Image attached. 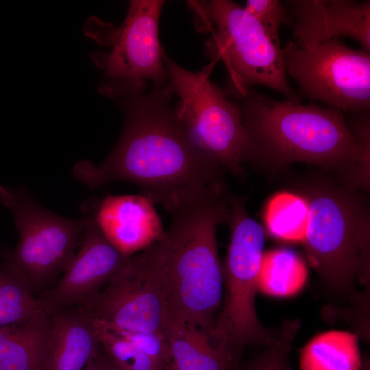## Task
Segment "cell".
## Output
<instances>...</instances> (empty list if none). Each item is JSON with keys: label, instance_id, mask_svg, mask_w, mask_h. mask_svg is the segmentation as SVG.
Returning a JSON list of instances; mask_svg holds the SVG:
<instances>
[{"label": "cell", "instance_id": "20", "mask_svg": "<svg viewBox=\"0 0 370 370\" xmlns=\"http://www.w3.org/2000/svg\"><path fill=\"white\" fill-rule=\"evenodd\" d=\"M308 221L307 200L291 193L275 195L265 208L264 221L267 230L278 239L304 242Z\"/></svg>", "mask_w": 370, "mask_h": 370}, {"label": "cell", "instance_id": "5", "mask_svg": "<svg viewBox=\"0 0 370 370\" xmlns=\"http://www.w3.org/2000/svg\"><path fill=\"white\" fill-rule=\"evenodd\" d=\"M230 242L223 272L225 295L214 323L211 339L238 361L249 345L271 344L279 330L258 320L255 297L263 255L262 227L246 212L244 201L228 198Z\"/></svg>", "mask_w": 370, "mask_h": 370}, {"label": "cell", "instance_id": "10", "mask_svg": "<svg viewBox=\"0 0 370 370\" xmlns=\"http://www.w3.org/2000/svg\"><path fill=\"white\" fill-rule=\"evenodd\" d=\"M282 53L286 75L301 93L343 112H364L370 107V53L334 38L305 49L288 42Z\"/></svg>", "mask_w": 370, "mask_h": 370}, {"label": "cell", "instance_id": "7", "mask_svg": "<svg viewBox=\"0 0 370 370\" xmlns=\"http://www.w3.org/2000/svg\"><path fill=\"white\" fill-rule=\"evenodd\" d=\"M162 60L167 73L165 91L178 97L177 117L195 144L234 174L243 171L249 160V142L241 112L209 77L214 64L197 72L186 70L165 51Z\"/></svg>", "mask_w": 370, "mask_h": 370}, {"label": "cell", "instance_id": "23", "mask_svg": "<svg viewBox=\"0 0 370 370\" xmlns=\"http://www.w3.org/2000/svg\"><path fill=\"white\" fill-rule=\"evenodd\" d=\"M299 327V323L296 321L284 323L276 339L267 346L252 370H292L288 363V356Z\"/></svg>", "mask_w": 370, "mask_h": 370}, {"label": "cell", "instance_id": "28", "mask_svg": "<svg viewBox=\"0 0 370 370\" xmlns=\"http://www.w3.org/2000/svg\"><path fill=\"white\" fill-rule=\"evenodd\" d=\"M359 370H370L369 362L366 361L364 363H362Z\"/></svg>", "mask_w": 370, "mask_h": 370}, {"label": "cell", "instance_id": "3", "mask_svg": "<svg viewBox=\"0 0 370 370\" xmlns=\"http://www.w3.org/2000/svg\"><path fill=\"white\" fill-rule=\"evenodd\" d=\"M240 100L249 160L262 156L334 168L369 164V130H351L338 109L278 101L253 89Z\"/></svg>", "mask_w": 370, "mask_h": 370}, {"label": "cell", "instance_id": "6", "mask_svg": "<svg viewBox=\"0 0 370 370\" xmlns=\"http://www.w3.org/2000/svg\"><path fill=\"white\" fill-rule=\"evenodd\" d=\"M164 1L132 0L121 25L115 28L97 18L86 21L85 34L97 42L111 46L108 53L91 58L104 71L101 93L114 99L144 92L148 82L164 88L168 82L158 38V22Z\"/></svg>", "mask_w": 370, "mask_h": 370}, {"label": "cell", "instance_id": "16", "mask_svg": "<svg viewBox=\"0 0 370 370\" xmlns=\"http://www.w3.org/2000/svg\"><path fill=\"white\" fill-rule=\"evenodd\" d=\"M172 370H235L237 362L199 328L169 318L164 330Z\"/></svg>", "mask_w": 370, "mask_h": 370}, {"label": "cell", "instance_id": "17", "mask_svg": "<svg viewBox=\"0 0 370 370\" xmlns=\"http://www.w3.org/2000/svg\"><path fill=\"white\" fill-rule=\"evenodd\" d=\"M50 327L48 312L0 328V370H43Z\"/></svg>", "mask_w": 370, "mask_h": 370}, {"label": "cell", "instance_id": "9", "mask_svg": "<svg viewBox=\"0 0 370 370\" xmlns=\"http://www.w3.org/2000/svg\"><path fill=\"white\" fill-rule=\"evenodd\" d=\"M0 201L13 214L19 238L7 264L30 290L40 287L61 272L73 260L90 214L69 219L39 205L24 188L0 186Z\"/></svg>", "mask_w": 370, "mask_h": 370}, {"label": "cell", "instance_id": "1", "mask_svg": "<svg viewBox=\"0 0 370 370\" xmlns=\"http://www.w3.org/2000/svg\"><path fill=\"white\" fill-rule=\"evenodd\" d=\"M164 88L119 99L122 134L99 165L73 167L75 179L93 189L116 180L139 186L143 195L169 212L184 201L224 188L221 164L199 149L179 120Z\"/></svg>", "mask_w": 370, "mask_h": 370}, {"label": "cell", "instance_id": "11", "mask_svg": "<svg viewBox=\"0 0 370 370\" xmlns=\"http://www.w3.org/2000/svg\"><path fill=\"white\" fill-rule=\"evenodd\" d=\"M81 308L112 328L164 332L169 320L166 286L149 247L130 256L95 299Z\"/></svg>", "mask_w": 370, "mask_h": 370}, {"label": "cell", "instance_id": "18", "mask_svg": "<svg viewBox=\"0 0 370 370\" xmlns=\"http://www.w3.org/2000/svg\"><path fill=\"white\" fill-rule=\"evenodd\" d=\"M362 365L357 337L347 332L319 334L300 353V370H359Z\"/></svg>", "mask_w": 370, "mask_h": 370}, {"label": "cell", "instance_id": "8", "mask_svg": "<svg viewBox=\"0 0 370 370\" xmlns=\"http://www.w3.org/2000/svg\"><path fill=\"white\" fill-rule=\"evenodd\" d=\"M309 221L304 241L310 264L333 289L344 292L358 275L369 280V223L355 201L332 190L307 199Z\"/></svg>", "mask_w": 370, "mask_h": 370}, {"label": "cell", "instance_id": "25", "mask_svg": "<svg viewBox=\"0 0 370 370\" xmlns=\"http://www.w3.org/2000/svg\"><path fill=\"white\" fill-rule=\"evenodd\" d=\"M110 328L130 341L139 349L165 369L170 366L171 354L169 342L165 332H139Z\"/></svg>", "mask_w": 370, "mask_h": 370}, {"label": "cell", "instance_id": "27", "mask_svg": "<svg viewBox=\"0 0 370 370\" xmlns=\"http://www.w3.org/2000/svg\"><path fill=\"white\" fill-rule=\"evenodd\" d=\"M99 356L102 365V370H119L110 362L105 354H99Z\"/></svg>", "mask_w": 370, "mask_h": 370}, {"label": "cell", "instance_id": "24", "mask_svg": "<svg viewBox=\"0 0 370 370\" xmlns=\"http://www.w3.org/2000/svg\"><path fill=\"white\" fill-rule=\"evenodd\" d=\"M244 8L258 21L269 40L280 47V27L291 23L287 11L282 3L277 0H248Z\"/></svg>", "mask_w": 370, "mask_h": 370}, {"label": "cell", "instance_id": "15", "mask_svg": "<svg viewBox=\"0 0 370 370\" xmlns=\"http://www.w3.org/2000/svg\"><path fill=\"white\" fill-rule=\"evenodd\" d=\"M100 348L97 324L81 308L56 311L50 314L43 370H83Z\"/></svg>", "mask_w": 370, "mask_h": 370}, {"label": "cell", "instance_id": "29", "mask_svg": "<svg viewBox=\"0 0 370 370\" xmlns=\"http://www.w3.org/2000/svg\"><path fill=\"white\" fill-rule=\"evenodd\" d=\"M166 370H172V369H171V368L170 366H169V368H168Z\"/></svg>", "mask_w": 370, "mask_h": 370}, {"label": "cell", "instance_id": "22", "mask_svg": "<svg viewBox=\"0 0 370 370\" xmlns=\"http://www.w3.org/2000/svg\"><path fill=\"white\" fill-rule=\"evenodd\" d=\"M99 330L101 347L119 370H166L134 344L112 329L95 319Z\"/></svg>", "mask_w": 370, "mask_h": 370}, {"label": "cell", "instance_id": "13", "mask_svg": "<svg viewBox=\"0 0 370 370\" xmlns=\"http://www.w3.org/2000/svg\"><path fill=\"white\" fill-rule=\"evenodd\" d=\"M288 14L295 42L301 48L318 46L340 36L352 38L370 50V1H289Z\"/></svg>", "mask_w": 370, "mask_h": 370}, {"label": "cell", "instance_id": "14", "mask_svg": "<svg viewBox=\"0 0 370 370\" xmlns=\"http://www.w3.org/2000/svg\"><path fill=\"white\" fill-rule=\"evenodd\" d=\"M95 220L107 240L127 256L145 250L165 232L153 203L143 195L95 199Z\"/></svg>", "mask_w": 370, "mask_h": 370}, {"label": "cell", "instance_id": "21", "mask_svg": "<svg viewBox=\"0 0 370 370\" xmlns=\"http://www.w3.org/2000/svg\"><path fill=\"white\" fill-rule=\"evenodd\" d=\"M25 282L7 264L0 265V328L26 323L45 313Z\"/></svg>", "mask_w": 370, "mask_h": 370}, {"label": "cell", "instance_id": "19", "mask_svg": "<svg viewBox=\"0 0 370 370\" xmlns=\"http://www.w3.org/2000/svg\"><path fill=\"white\" fill-rule=\"evenodd\" d=\"M308 275L300 256L290 249H275L263 254L258 280V290L275 297L296 294Z\"/></svg>", "mask_w": 370, "mask_h": 370}, {"label": "cell", "instance_id": "12", "mask_svg": "<svg viewBox=\"0 0 370 370\" xmlns=\"http://www.w3.org/2000/svg\"><path fill=\"white\" fill-rule=\"evenodd\" d=\"M90 214L80 247L56 286L42 300L49 313L90 304L101 288L123 268L130 256L119 251L95 220V201L84 205Z\"/></svg>", "mask_w": 370, "mask_h": 370}, {"label": "cell", "instance_id": "4", "mask_svg": "<svg viewBox=\"0 0 370 370\" xmlns=\"http://www.w3.org/2000/svg\"><path fill=\"white\" fill-rule=\"evenodd\" d=\"M196 27L210 33L205 52L221 60L227 71L224 94L242 99L254 85L269 87L299 102L289 86L282 48L267 36L244 7L228 0L189 1Z\"/></svg>", "mask_w": 370, "mask_h": 370}, {"label": "cell", "instance_id": "26", "mask_svg": "<svg viewBox=\"0 0 370 370\" xmlns=\"http://www.w3.org/2000/svg\"><path fill=\"white\" fill-rule=\"evenodd\" d=\"M83 370H102L101 361L99 354L92 359Z\"/></svg>", "mask_w": 370, "mask_h": 370}, {"label": "cell", "instance_id": "2", "mask_svg": "<svg viewBox=\"0 0 370 370\" xmlns=\"http://www.w3.org/2000/svg\"><path fill=\"white\" fill-rule=\"evenodd\" d=\"M223 190L194 197L171 210L170 229L149 247L166 283L169 318L196 326L210 338L223 297L216 230L227 220Z\"/></svg>", "mask_w": 370, "mask_h": 370}]
</instances>
